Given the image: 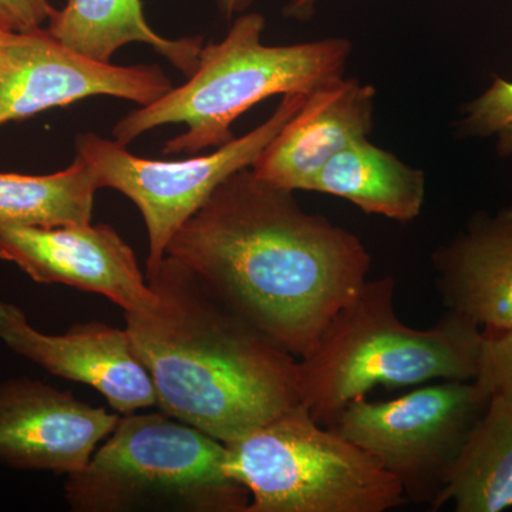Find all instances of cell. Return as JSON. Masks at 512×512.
I'll use <instances>...</instances> for the list:
<instances>
[{
  "instance_id": "30bf717a",
  "label": "cell",
  "mask_w": 512,
  "mask_h": 512,
  "mask_svg": "<svg viewBox=\"0 0 512 512\" xmlns=\"http://www.w3.org/2000/svg\"><path fill=\"white\" fill-rule=\"evenodd\" d=\"M0 259L18 265L37 284L106 296L124 313H150L158 303L133 249L106 224H0Z\"/></svg>"
},
{
  "instance_id": "4fadbf2b",
  "label": "cell",
  "mask_w": 512,
  "mask_h": 512,
  "mask_svg": "<svg viewBox=\"0 0 512 512\" xmlns=\"http://www.w3.org/2000/svg\"><path fill=\"white\" fill-rule=\"evenodd\" d=\"M376 92L340 77L308 94L255 163L256 177L289 191H311L313 180L343 148L369 136Z\"/></svg>"
},
{
  "instance_id": "2e32d148",
  "label": "cell",
  "mask_w": 512,
  "mask_h": 512,
  "mask_svg": "<svg viewBox=\"0 0 512 512\" xmlns=\"http://www.w3.org/2000/svg\"><path fill=\"white\" fill-rule=\"evenodd\" d=\"M311 191L343 198L367 214L410 222L423 210L426 177L365 137L336 154L316 175Z\"/></svg>"
},
{
  "instance_id": "ba28073f",
  "label": "cell",
  "mask_w": 512,
  "mask_h": 512,
  "mask_svg": "<svg viewBox=\"0 0 512 512\" xmlns=\"http://www.w3.org/2000/svg\"><path fill=\"white\" fill-rule=\"evenodd\" d=\"M305 99V94H285L261 126L207 156L148 160L134 156L119 141L84 133L76 137V157L90 165L100 188L121 192L140 210L148 234L147 271H151L165 258L178 228L200 210L218 185L255 163Z\"/></svg>"
},
{
  "instance_id": "8992f818",
  "label": "cell",
  "mask_w": 512,
  "mask_h": 512,
  "mask_svg": "<svg viewBox=\"0 0 512 512\" xmlns=\"http://www.w3.org/2000/svg\"><path fill=\"white\" fill-rule=\"evenodd\" d=\"M248 512H386L409 503L372 454L313 419L303 404L225 443Z\"/></svg>"
},
{
  "instance_id": "e0dca14e",
  "label": "cell",
  "mask_w": 512,
  "mask_h": 512,
  "mask_svg": "<svg viewBox=\"0 0 512 512\" xmlns=\"http://www.w3.org/2000/svg\"><path fill=\"white\" fill-rule=\"evenodd\" d=\"M447 503H453L457 512L512 508V400L491 397L431 510Z\"/></svg>"
},
{
  "instance_id": "6da1fadb",
  "label": "cell",
  "mask_w": 512,
  "mask_h": 512,
  "mask_svg": "<svg viewBox=\"0 0 512 512\" xmlns=\"http://www.w3.org/2000/svg\"><path fill=\"white\" fill-rule=\"evenodd\" d=\"M177 259L301 359L369 275L362 239L242 168L178 228Z\"/></svg>"
},
{
  "instance_id": "cb8c5ba5",
  "label": "cell",
  "mask_w": 512,
  "mask_h": 512,
  "mask_svg": "<svg viewBox=\"0 0 512 512\" xmlns=\"http://www.w3.org/2000/svg\"><path fill=\"white\" fill-rule=\"evenodd\" d=\"M0 33H2V29H0Z\"/></svg>"
},
{
  "instance_id": "ffe728a7",
  "label": "cell",
  "mask_w": 512,
  "mask_h": 512,
  "mask_svg": "<svg viewBox=\"0 0 512 512\" xmlns=\"http://www.w3.org/2000/svg\"><path fill=\"white\" fill-rule=\"evenodd\" d=\"M474 382L487 396L512 400V329L483 332Z\"/></svg>"
},
{
  "instance_id": "3957f363",
  "label": "cell",
  "mask_w": 512,
  "mask_h": 512,
  "mask_svg": "<svg viewBox=\"0 0 512 512\" xmlns=\"http://www.w3.org/2000/svg\"><path fill=\"white\" fill-rule=\"evenodd\" d=\"M394 291L392 276L367 279L298 359L301 402L323 426L377 386L476 379L480 326L446 311L430 328H410L397 316Z\"/></svg>"
},
{
  "instance_id": "9c48e42d",
  "label": "cell",
  "mask_w": 512,
  "mask_h": 512,
  "mask_svg": "<svg viewBox=\"0 0 512 512\" xmlns=\"http://www.w3.org/2000/svg\"><path fill=\"white\" fill-rule=\"evenodd\" d=\"M173 89L157 66H114L64 46L45 28L0 33V126L93 96L147 106Z\"/></svg>"
},
{
  "instance_id": "277c9868",
  "label": "cell",
  "mask_w": 512,
  "mask_h": 512,
  "mask_svg": "<svg viewBox=\"0 0 512 512\" xmlns=\"http://www.w3.org/2000/svg\"><path fill=\"white\" fill-rule=\"evenodd\" d=\"M265 18L245 13L218 43L202 46L200 62L190 80L160 99L140 106L113 128V136L128 146L141 134L184 123L187 130L167 141L168 154H198L234 140L231 126L245 111L272 96H308L345 74L352 43L328 37L291 46L262 43Z\"/></svg>"
},
{
  "instance_id": "5bb4252c",
  "label": "cell",
  "mask_w": 512,
  "mask_h": 512,
  "mask_svg": "<svg viewBox=\"0 0 512 512\" xmlns=\"http://www.w3.org/2000/svg\"><path fill=\"white\" fill-rule=\"evenodd\" d=\"M431 259L446 311L484 333L512 329V207L477 212Z\"/></svg>"
},
{
  "instance_id": "5b68a950",
  "label": "cell",
  "mask_w": 512,
  "mask_h": 512,
  "mask_svg": "<svg viewBox=\"0 0 512 512\" xmlns=\"http://www.w3.org/2000/svg\"><path fill=\"white\" fill-rule=\"evenodd\" d=\"M74 512H248L249 491L227 471V447L163 412L120 417L87 466L67 476Z\"/></svg>"
},
{
  "instance_id": "603a6c76",
  "label": "cell",
  "mask_w": 512,
  "mask_h": 512,
  "mask_svg": "<svg viewBox=\"0 0 512 512\" xmlns=\"http://www.w3.org/2000/svg\"><path fill=\"white\" fill-rule=\"evenodd\" d=\"M218 3L225 19L231 20L235 13L245 12L251 6L252 0H220Z\"/></svg>"
},
{
  "instance_id": "9a60e30c",
  "label": "cell",
  "mask_w": 512,
  "mask_h": 512,
  "mask_svg": "<svg viewBox=\"0 0 512 512\" xmlns=\"http://www.w3.org/2000/svg\"><path fill=\"white\" fill-rule=\"evenodd\" d=\"M47 33L82 55L110 63L128 43H146L190 77L197 70L202 36L165 39L144 18L141 0H67L45 26Z\"/></svg>"
},
{
  "instance_id": "d6986e66",
  "label": "cell",
  "mask_w": 512,
  "mask_h": 512,
  "mask_svg": "<svg viewBox=\"0 0 512 512\" xmlns=\"http://www.w3.org/2000/svg\"><path fill=\"white\" fill-rule=\"evenodd\" d=\"M461 130L468 136H497L501 153H512V82L495 77L490 89L466 107Z\"/></svg>"
},
{
  "instance_id": "44dd1931",
  "label": "cell",
  "mask_w": 512,
  "mask_h": 512,
  "mask_svg": "<svg viewBox=\"0 0 512 512\" xmlns=\"http://www.w3.org/2000/svg\"><path fill=\"white\" fill-rule=\"evenodd\" d=\"M55 12L50 0H0V29L29 32L45 28Z\"/></svg>"
},
{
  "instance_id": "7c38bea8",
  "label": "cell",
  "mask_w": 512,
  "mask_h": 512,
  "mask_svg": "<svg viewBox=\"0 0 512 512\" xmlns=\"http://www.w3.org/2000/svg\"><path fill=\"white\" fill-rule=\"evenodd\" d=\"M0 342L50 375L93 387L123 416L157 406L153 380L126 328L87 322L49 335L37 330L18 305L0 299Z\"/></svg>"
},
{
  "instance_id": "ac0fdd59",
  "label": "cell",
  "mask_w": 512,
  "mask_h": 512,
  "mask_svg": "<svg viewBox=\"0 0 512 512\" xmlns=\"http://www.w3.org/2000/svg\"><path fill=\"white\" fill-rule=\"evenodd\" d=\"M99 188L92 168L79 157L55 174L0 173V224H90L94 194Z\"/></svg>"
},
{
  "instance_id": "52a82bcc",
  "label": "cell",
  "mask_w": 512,
  "mask_h": 512,
  "mask_svg": "<svg viewBox=\"0 0 512 512\" xmlns=\"http://www.w3.org/2000/svg\"><path fill=\"white\" fill-rule=\"evenodd\" d=\"M490 399L474 380H439L386 402L357 399L328 427L372 454L407 501L431 507Z\"/></svg>"
},
{
  "instance_id": "7a4b0ae2",
  "label": "cell",
  "mask_w": 512,
  "mask_h": 512,
  "mask_svg": "<svg viewBox=\"0 0 512 512\" xmlns=\"http://www.w3.org/2000/svg\"><path fill=\"white\" fill-rule=\"evenodd\" d=\"M158 303L124 313L161 412L214 439H241L301 402L298 357L165 255L147 271Z\"/></svg>"
},
{
  "instance_id": "8fae6325",
  "label": "cell",
  "mask_w": 512,
  "mask_h": 512,
  "mask_svg": "<svg viewBox=\"0 0 512 512\" xmlns=\"http://www.w3.org/2000/svg\"><path fill=\"white\" fill-rule=\"evenodd\" d=\"M120 416L29 377L0 383V463L59 476L79 473Z\"/></svg>"
},
{
  "instance_id": "7402d4cb",
  "label": "cell",
  "mask_w": 512,
  "mask_h": 512,
  "mask_svg": "<svg viewBox=\"0 0 512 512\" xmlns=\"http://www.w3.org/2000/svg\"><path fill=\"white\" fill-rule=\"evenodd\" d=\"M319 0H289L285 6L284 16L286 18L308 20L315 13L316 3Z\"/></svg>"
}]
</instances>
